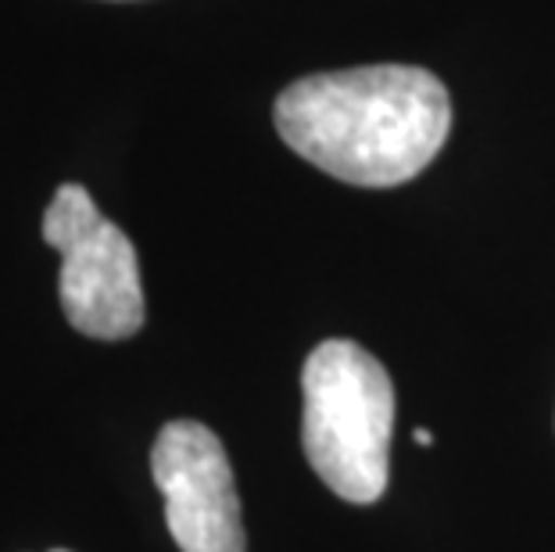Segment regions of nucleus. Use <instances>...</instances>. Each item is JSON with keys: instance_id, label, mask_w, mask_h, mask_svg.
Listing matches in <instances>:
<instances>
[{"instance_id": "obj_4", "label": "nucleus", "mask_w": 555, "mask_h": 552, "mask_svg": "<svg viewBox=\"0 0 555 552\" xmlns=\"http://www.w3.org/2000/svg\"><path fill=\"white\" fill-rule=\"evenodd\" d=\"M151 474L180 552H247L237 480L216 431L197 420L165 424L151 449Z\"/></svg>"}, {"instance_id": "obj_3", "label": "nucleus", "mask_w": 555, "mask_h": 552, "mask_svg": "<svg viewBox=\"0 0 555 552\" xmlns=\"http://www.w3.org/2000/svg\"><path fill=\"white\" fill-rule=\"evenodd\" d=\"M43 241L62 252L57 295L65 320L98 341L133 337L144 326L137 248L101 216L87 187L62 183L43 213Z\"/></svg>"}, {"instance_id": "obj_2", "label": "nucleus", "mask_w": 555, "mask_h": 552, "mask_svg": "<svg viewBox=\"0 0 555 552\" xmlns=\"http://www.w3.org/2000/svg\"><path fill=\"white\" fill-rule=\"evenodd\" d=\"M395 431V384L384 362L356 341L334 337L309 351L301 370V449L319 480L356 506L387 491Z\"/></svg>"}, {"instance_id": "obj_6", "label": "nucleus", "mask_w": 555, "mask_h": 552, "mask_svg": "<svg viewBox=\"0 0 555 552\" xmlns=\"http://www.w3.org/2000/svg\"><path fill=\"white\" fill-rule=\"evenodd\" d=\"M51 552H68V549H51Z\"/></svg>"}, {"instance_id": "obj_1", "label": "nucleus", "mask_w": 555, "mask_h": 552, "mask_svg": "<svg viewBox=\"0 0 555 552\" xmlns=\"http://www.w3.org/2000/svg\"><path fill=\"white\" fill-rule=\"evenodd\" d=\"M276 133L351 187H398L430 166L452 129L444 84L420 65H362L283 87Z\"/></svg>"}, {"instance_id": "obj_5", "label": "nucleus", "mask_w": 555, "mask_h": 552, "mask_svg": "<svg viewBox=\"0 0 555 552\" xmlns=\"http://www.w3.org/2000/svg\"><path fill=\"white\" fill-rule=\"evenodd\" d=\"M416 445H420V449H430V445H434V434H430L427 427H420V431H416Z\"/></svg>"}]
</instances>
